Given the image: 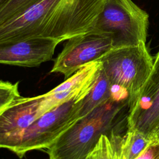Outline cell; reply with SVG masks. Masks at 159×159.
Segmentation results:
<instances>
[{
    "instance_id": "obj_1",
    "label": "cell",
    "mask_w": 159,
    "mask_h": 159,
    "mask_svg": "<svg viewBox=\"0 0 159 159\" xmlns=\"http://www.w3.org/2000/svg\"><path fill=\"white\" fill-rule=\"evenodd\" d=\"M104 0H38L0 24V44L45 37L61 42L90 32Z\"/></svg>"
},
{
    "instance_id": "obj_2",
    "label": "cell",
    "mask_w": 159,
    "mask_h": 159,
    "mask_svg": "<svg viewBox=\"0 0 159 159\" xmlns=\"http://www.w3.org/2000/svg\"><path fill=\"white\" fill-rule=\"evenodd\" d=\"M127 101L116 97L79 118L44 151L48 159H84L100 137L108 134Z\"/></svg>"
},
{
    "instance_id": "obj_3",
    "label": "cell",
    "mask_w": 159,
    "mask_h": 159,
    "mask_svg": "<svg viewBox=\"0 0 159 159\" xmlns=\"http://www.w3.org/2000/svg\"><path fill=\"white\" fill-rule=\"evenodd\" d=\"M98 61L113 86V91L127 96L130 111L139 99L153 68L154 61L145 42L112 48Z\"/></svg>"
},
{
    "instance_id": "obj_4",
    "label": "cell",
    "mask_w": 159,
    "mask_h": 159,
    "mask_svg": "<svg viewBox=\"0 0 159 159\" xmlns=\"http://www.w3.org/2000/svg\"><path fill=\"white\" fill-rule=\"evenodd\" d=\"M89 91L77 95L44 113L1 148L11 151L20 158L30 151L48 148L79 119L82 99Z\"/></svg>"
},
{
    "instance_id": "obj_5",
    "label": "cell",
    "mask_w": 159,
    "mask_h": 159,
    "mask_svg": "<svg viewBox=\"0 0 159 159\" xmlns=\"http://www.w3.org/2000/svg\"><path fill=\"white\" fill-rule=\"evenodd\" d=\"M148 14L132 0H104L92 30L107 35L113 48L146 42Z\"/></svg>"
},
{
    "instance_id": "obj_6",
    "label": "cell",
    "mask_w": 159,
    "mask_h": 159,
    "mask_svg": "<svg viewBox=\"0 0 159 159\" xmlns=\"http://www.w3.org/2000/svg\"><path fill=\"white\" fill-rule=\"evenodd\" d=\"M113 48L107 35L91 30L67 40L54 61L50 73L63 75L65 80L87 64L98 60Z\"/></svg>"
},
{
    "instance_id": "obj_7",
    "label": "cell",
    "mask_w": 159,
    "mask_h": 159,
    "mask_svg": "<svg viewBox=\"0 0 159 159\" xmlns=\"http://www.w3.org/2000/svg\"><path fill=\"white\" fill-rule=\"evenodd\" d=\"M59 42L45 37L30 38L0 44V63L35 67L52 59Z\"/></svg>"
},
{
    "instance_id": "obj_8",
    "label": "cell",
    "mask_w": 159,
    "mask_h": 159,
    "mask_svg": "<svg viewBox=\"0 0 159 159\" xmlns=\"http://www.w3.org/2000/svg\"><path fill=\"white\" fill-rule=\"evenodd\" d=\"M40 95L16 98L0 113V148L42 116Z\"/></svg>"
},
{
    "instance_id": "obj_9",
    "label": "cell",
    "mask_w": 159,
    "mask_h": 159,
    "mask_svg": "<svg viewBox=\"0 0 159 159\" xmlns=\"http://www.w3.org/2000/svg\"><path fill=\"white\" fill-rule=\"evenodd\" d=\"M128 113V129H135L150 137L159 124V81L140 98Z\"/></svg>"
},
{
    "instance_id": "obj_10",
    "label": "cell",
    "mask_w": 159,
    "mask_h": 159,
    "mask_svg": "<svg viewBox=\"0 0 159 159\" xmlns=\"http://www.w3.org/2000/svg\"><path fill=\"white\" fill-rule=\"evenodd\" d=\"M112 97L113 86L101 66L93 86L82 99L79 118L85 116L98 106L107 102Z\"/></svg>"
},
{
    "instance_id": "obj_11",
    "label": "cell",
    "mask_w": 159,
    "mask_h": 159,
    "mask_svg": "<svg viewBox=\"0 0 159 159\" xmlns=\"http://www.w3.org/2000/svg\"><path fill=\"white\" fill-rule=\"evenodd\" d=\"M120 139L113 130L102 134L84 159H124L120 151Z\"/></svg>"
},
{
    "instance_id": "obj_12",
    "label": "cell",
    "mask_w": 159,
    "mask_h": 159,
    "mask_svg": "<svg viewBox=\"0 0 159 159\" xmlns=\"http://www.w3.org/2000/svg\"><path fill=\"white\" fill-rule=\"evenodd\" d=\"M152 139L135 129H128L120 139V151L124 159H135L150 144Z\"/></svg>"
},
{
    "instance_id": "obj_13",
    "label": "cell",
    "mask_w": 159,
    "mask_h": 159,
    "mask_svg": "<svg viewBox=\"0 0 159 159\" xmlns=\"http://www.w3.org/2000/svg\"><path fill=\"white\" fill-rule=\"evenodd\" d=\"M38 0H9L0 10V24L25 11Z\"/></svg>"
},
{
    "instance_id": "obj_14",
    "label": "cell",
    "mask_w": 159,
    "mask_h": 159,
    "mask_svg": "<svg viewBox=\"0 0 159 159\" xmlns=\"http://www.w3.org/2000/svg\"><path fill=\"white\" fill-rule=\"evenodd\" d=\"M20 96L19 92V82L0 81V113L11 104L16 98Z\"/></svg>"
},
{
    "instance_id": "obj_15",
    "label": "cell",
    "mask_w": 159,
    "mask_h": 159,
    "mask_svg": "<svg viewBox=\"0 0 159 159\" xmlns=\"http://www.w3.org/2000/svg\"><path fill=\"white\" fill-rule=\"evenodd\" d=\"M159 81V51L155 57V59L154 60L153 68L151 75L145 84L141 96L144 95L148 91H149L152 88H153L157 83Z\"/></svg>"
},
{
    "instance_id": "obj_16",
    "label": "cell",
    "mask_w": 159,
    "mask_h": 159,
    "mask_svg": "<svg viewBox=\"0 0 159 159\" xmlns=\"http://www.w3.org/2000/svg\"><path fill=\"white\" fill-rule=\"evenodd\" d=\"M135 159H159V139H152L145 150Z\"/></svg>"
},
{
    "instance_id": "obj_17",
    "label": "cell",
    "mask_w": 159,
    "mask_h": 159,
    "mask_svg": "<svg viewBox=\"0 0 159 159\" xmlns=\"http://www.w3.org/2000/svg\"><path fill=\"white\" fill-rule=\"evenodd\" d=\"M150 137L152 139H159V124L153 130V131L150 135Z\"/></svg>"
},
{
    "instance_id": "obj_18",
    "label": "cell",
    "mask_w": 159,
    "mask_h": 159,
    "mask_svg": "<svg viewBox=\"0 0 159 159\" xmlns=\"http://www.w3.org/2000/svg\"><path fill=\"white\" fill-rule=\"evenodd\" d=\"M9 0H0V10Z\"/></svg>"
}]
</instances>
